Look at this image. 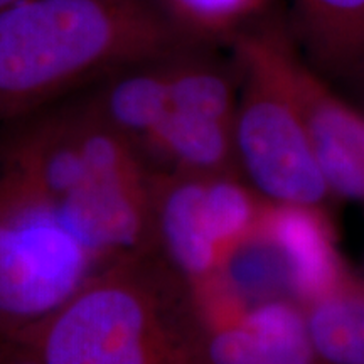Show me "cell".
I'll return each mask as SVG.
<instances>
[{"label": "cell", "mask_w": 364, "mask_h": 364, "mask_svg": "<svg viewBox=\"0 0 364 364\" xmlns=\"http://www.w3.org/2000/svg\"><path fill=\"white\" fill-rule=\"evenodd\" d=\"M0 167L61 208L105 267L152 250V171L83 90L2 122Z\"/></svg>", "instance_id": "1"}, {"label": "cell", "mask_w": 364, "mask_h": 364, "mask_svg": "<svg viewBox=\"0 0 364 364\" xmlns=\"http://www.w3.org/2000/svg\"><path fill=\"white\" fill-rule=\"evenodd\" d=\"M193 44L157 0H21L0 11V122Z\"/></svg>", "instance_id": "2"}, {"label": "cell", "mask_w": 364, "mask_h": 364, "mask_svg": "<svg viewBox=\"0 0 364 364\" xmlns=\"http://www.w3.org/2000/svg\"><path fill=\"white\" fill-rule=\"evenodd\" d=\"M7 341L44 364H204L193 290L154 250L105 267Z\"/></svg>", "instance_id": "3"}, {"label": "cell", "mask_w": 364, "mask_h": 364, "mask_svg": "<svg viewBox=\"0 0 364 364\" xmlns=\"http://www.w3.org/2000/svg\"><path fill=\"white\" fill-rule=\"evenodd\" d=\"M103 268L61 208L0 167V339L39 324Z\"/></svg>", "instance_id": "4"}, {"label": "cell", "mask_w": 364, "mask_h": 364, "mask_svg": "<svg viewBox=\"0 0 364 364\" xmlns=\"http://www.w3.org/2000/svg\"><path fill=\"white\" fill-rule=\"evenodd\" d=\"M228 44L240 71L235 147L241 177L267 203L326 209L334 194L297 105L248 29Z\"/></svg>", "instance_id": "5"}, {"label": "cell", "mask_w": 364, "mask_h": 364, "mask_svg": "<svg viewBox=\"0 0 364 364\" xmlns=\"http://www.w3.org/2000/svg\"><path fill=\"white\" fill-rule=\"evenodd\" d=\"M265 206L240 174L152 172V250L194 289L257 233Z\"/></svg>", "instance_id": "6"}, {"label": "cell", "mask_w": 364, "mask_h": 364, "mask_svg": "<svg viewBox=\"0 0 364 364\" xmlns=\"http://www.w3.org/2000/svg\"><path fill=\"white\" fill-rule=\"evenodd\" d=\"M311 132L314 150L334 198L364 204V110L339 97L304 59L279 22L247 27Z\"/></svg>", "instance_id": "7"}, {"label": "cell", "mask_w": 364, "mask_h": 364, "mask_svg": "<svg viewBox=\"0 0 364 364\" xmlns=\"http://www.w3.org/2000/svg\"><path fill=\"white\" fill-rule=\"evenodd\" d=\"M204 364H317L304 309L289 299L199 312Z\"/></svg>", "instance_id": "8"}, {"label": "cell", "mask_w": 364, "mask_h": 364, "mask_svg": "<svg viewBox=\"0 0 364 364\" xmlns=\"http://www.w3.org/2000/svg\"><path fill=\"white\" fill-rule=\"evenodd\" d=\"M260 230L279 253L292 299L302 309L351 275L336 247L326 209L267 203Z\"/></svg>", "instance_id": "9"}, {"label": "cell", "mask_w": 364, "mask_h": 364, "mask_svg": "<svg viewBox=\"0 0 364 364\" xmlns=\"http://www.w3.org/2000/svg\"><path fill=\"white\" fill-rule=\"evenodd\" d=\"M289 33L324 80L364 81V0H294Z\"/></svg>", "instance_id": "10"}, {"label": "cell", "mask_w": 364, "mask_h": 364, "mask_svg": "<svg viewBox=\"0 0 364 364\" xmlns=\"http://www.w3.org/2000/svg\"><path fill=\"white\" fill-rule=\"evenodd\" d=\"M167 59L169 56L122 68L83 88L95 110L140 156L171 108Z\"/></svg>", "instance_id": "11"}, {"label": "cell", "mask_w": 364, "mask_h": 364, "mask_svg": "<svg viewBox=\"0 0 364 364\" xmlns=\"http://www.w3.org/2000/svg\"><path fill=\"white\" fill-rule=\"evenodd\" d=\"M304 314L317 364H364V280L349 275Z\"/></svg>", "instance_id": "12"}, {"label": "cell", "mask_w": 364, "mask_h": 364, "mask_svg": "<svg viewBox=\"0 0 364 364\" xmlns=\"http://www.w3.org/2000/svg\"><path fill=\"white\" fill-rule=\"evenodd\" d=\"M172 22L201 44L228 41L247 29L268 0H159Z\"/></svg>", "instance_id": "13"}, {"label": "cell", "mask_w": 364, "mask_h": 364, "mask_svg": "<svg viewBox=\"0 0 364 364\" xmlns=\"http://www.w3.org/2000/svg\"><path fill=\"white\" fill-rule=\"evenodd\" d=\"M0 364H44L24 346L0 339Z\"/></svg>", "instance_id": "14"}, {"label": "cell", "mask_w": 364, "mask_h": 364, "mask_svg": "<svg viewBox=\"0 0 364 364\" xmlns=\"http://www.w3.org/2000/svg\"><path fill=\"white\" fill-rule=\"evenodd\" d=\"M17 2H21V0H0V11H2V9L11 7V6H14V4H17Z\"/></svg>", "instance_id": "15"}, {"label": "cell", "mask_w": 364, "mask_h": 364, "mask_svg": "<svg viewBox=\"0 0 364 364\" xmlns=\"http://www.w3.org/2000/svg\"><path fill=\"white\" fill-rule=\"evenodd\" d=\"M356 88H358V91H359V93H361V95H363V102H364V81H363V83H361V85H358V86H356Z\"/></svg>", "instance_id": "16"}, {"label": "cell", "mask_w": 364, "mask_h": 364, "mask_svg": "<svg viewBox=\"0 0 364 364\" xmlns=\"http://www.w3.org/2000/svg\"><path fill=\"white\" fill-rule=\"evenodd\" d=\"M157 2H159V0H157Z\"/></svg>", "instance_id": "17"}]
</instances>
